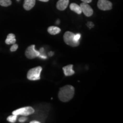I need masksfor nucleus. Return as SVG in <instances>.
<instances>
[{"instance_id": "nucleus-1", "label": "nucleus", "mask_w": 123, "mask_h": 123, "mask_svg": "<svg viewBox=\"0 0 123 123\" xmlns=\"http://www.w3.org/2000/svg\"><path fill=\"white\" fill-rule=\"evenodd\" d=\"M75 88L73 86L67 85L60 89L58 97L62 102H67L73 99L74 96Z\"/></svg>"}, {"instance_id": "nucleus-2", "label": "nucleus", "mask_w": 123, "mask_h": 123, "mask_svg": "<svg viewBox=\"0 0 123 123\" xmlns=\"http://www.w3.org/2000/svg\"><path fill=\"white\" fill-rule=\"evenodd\" d=\"M42 70V68L41 66L35 67L29 70L27 74V79L30 80H38L41 79L40 75Z\"/></svg>"}, {"instance_id": "nucleus-3", "label": "nucleus", "mask_w": 123, "mask_h": 123, "mask_svg": "<svg viewBox=\"0 0 123 123\" xmlns=\"http://www.w3.org/2000/svg\"><path fill=\"white\" fill-rule=\"evenodd\" d=\"M75 34L71 31H66L63 35L64 42L71 47H76L79 45V41H76L74 39Z\"/></svg>"}, {"instance_id": "nucleus-4", "label": "nucleus", "mask_w": 123, "mask_h": 123, "mask_svg": "<svg viewBox=\"0 0 123 123\" xmlns=\"http://www.w3.org/2000/svg\"><path fill=\"white\" fill-rule=\"evenodd\" d=\"M34 113V110L31 107H26L21 108L16 110L12 112V114L21 116H29Z\"/></svg>"}, {"instance_id": "nucleus-5", "label": "nucleus", "mask_w": 123, "mask_h": 123, "mask_svg": "<svg viewBox=\"0 0 123 123\" xmlns=\"http://www.w3.org/2000/svg\"><path fill=\"white\" fill-rule=\"evenodd\" d=\"M35 47L34 44H33L27 47L26 50L25 55L28 59H34L36 57H38L40 55L39 51L35 50Z\"/></svg>"}, {"instance_id": "nucleus-6", "label": "nucleus", "mask_w": 123, "mask_h": 123, "mask_svg": "<svg viewBox=\"0 0 123 123\" xmlns=\"http://www.w3.org/2000/svg\"><path fill=\"white\" fill-rule=\"evenodd\" d=\"M98 7L101 10L107 11L112 9V4L108 0H99L98 2Z\"/></svg>"}, {"instance_id": "nucleus-7", "label": "nucleus", "mask_w": 123, "mask_h": 123, "mask_svg": "<svg viewBox=\"0 0 123 123\" xmlns=\"http://www.w3.org/2000/svg\"><path fill=\"white\" fill-rule=\"evenodd\" d=\"M81 7V12L84 13V14L87 17H91L93 14V10L92 7L90 6L87 3L83 2L80 5Z\"/></svg>"}, {"instance_id": "nucleus-8", "label": "nucleus", "mask_w": 123, "mask_h": 123, "mask_svg": "<svg viewBox=\"0 0 123 123\" xmlns=\"http://www.w3.org/2000/svg\"><path fill=\"white\" fill-rule=\"evenodd\" d=\"M69 0H59L56 4V8L59 10L63 11L68 6Z\"/></svg>"}, {"instance_id": "nucleus-9", "label": "nucleus", "mask_w": 123, "mask_h": 123, "mask_svg": "<svg viewBox=\"0 0 123 123\" xmlns=\"http://www.w3.org/2000/svg\"><path fill=\"white\" fill-rule=\"evenodd\" d=\"M73 64H70L63 67V70L64 74L66 76H71L75 74V71L73 69Z\"/></svg>"}, {"instance_id": "nucleus-10", "label": "nucleus", "mask_w": 123, "mask_h": 123, "mask_svg": "<svg viewBox=\"0 0 123 123\" xmlns=\"http://www.w3.org/2000/svg\"><path fill=\"white\" fill-rule=\"evenodd\" d=\"M35 5V0H25L24 8L26 10H30Z\"/></svg>"}, {"instance_id": "nucleus-11", "label": "nucleus", "mask_w": 123, "mask_h": 123, "mask_svg": "<svg viewBox=\"0 0 123 123\" xmlns=\"http://www.w3.org/2000/svg\"><path fill=\"white\" fill-rule=\"evenodd\" d=\"M70 9L71 10L74 12L78 14H81L82 12H81V7L78 4H75V3H72L70 5Z\"/></svg>"}, {"instance_id": "nucleus-12", "label": "nucleus", "mask_w": 123, "mask_h": 123, "mask_svg": "<svg viewBox=\"0 0 123 123\" xmlns=\"http://www.w3.org/2000/svg\"><path fill=\"white\" fill-rule=\"evenodd\" d=\"M15 42H16V39H15V35L12 33L9 34L5 40L6 43L7 44H13Z\"/></svg>"}, {"instance_id": "nucleus-13", "label": "nucleus", "mask_w": 123, "mask_h": 123, "mask_svg": "<svg viewBox=\"0 0 123 123\" xmlns=\"http://www.w3.org/2000/svg\"><path fill=\"white\" fill-rule=\"evenodd\" d=\"M61 29L57 26H50L47 29V31L51 35H56L59 34L61 32Z\"/></svg>"}, {"instance_id": "nucleus-14", "label": "nucleus", "mask_w": 123, "mask_h": 123, "mask_svg": "<svg viewBox=\"0 0 123 123\" xmlns=\"http://www.w3.org/2000/svg\"><path fill=\"white\" fill-rule=\"evenodd\" d=\"M12 5L11 0H0V5L2 6L7 7Z\"/></svg>"}, {"instance_id": "nucleus-15", "label": "nucleus", "mask_w": 123, "mask_h": 123, "mask_svg": "<svg viewBox=\"0 0 123 123\" xmlns=\"http://www.w3.org/2000/svg\"><path fill=\"white\" fill-rule=\"evenodd\" d=\"M17 115H13L12 116H9L7 118V121H8L10 123H15V121L17 120Z\"/></svg>"}, {"instance_id": "nucleus-16", "label": "nucleus", "mask_w": 123, "mask_h": 123, "mask_svg": "<svg viewBox=\"0 0 123 123\" xmlns=\"http://www.w3.org/2000/svg\"><path fill=\"white\" fill-rule=\"evenodd\" d=\"M18 48V44L14 43V44H13V45H12V47H10V51H11L12 52L15 51L17 50Z\"/></svg>"}, {"instance_id": "nucleus-17", "label": "nucleus", "mask_w": 123, "mask_h": 123, "mask_svg": "<svg viewBox=\"0 0 123 123\" xmlns=\"http://www.w3.org/2000/svg\"><path fill=\"white\" fill-rule=\"evenodd\" d=\"M27 120V117H26L25 116H23L22 117H20L19 119V122L24 123V122H25Z\"/></svg>"}, {"instance_id": "nucleus-18", "label": "nucleus", "mask_w": 123, "mask_h": 123, "mask_svg": "<svg viewBox=\"0 0 123 123\" xmlns=\"http://www.w3.org/2000/svg\"><path fill=\"white\" fill-rule=\"evenodd\" d=\"M81 35L80 34H76L74 35V39L76 41H79V39H80Z\"/></svg>"}, {"instance_id": "nucleus-19", "label": "nucleus", "mask_w": 123, "mask_h": 123, "mask_svg": "<svg viewBox=\"0 0 123 123\" xmlns=\"http://www.w3.org/2000/svg\"><path fill=\"white\" fill-rule=\"evenodd\" d=\"M87 27H89L90 29H92V27H94V24H93L92 22H88L87 24Z\"/></svg>"}, {"instance_id": "nucleus-20", "label": "nucleus", "mask_w": 123, "mask_h": 123, "mask_svg": "<svg viewBox=\"0 0 123 123\" xmlns=\"http://www.w3.org/2000/svg\"><path fill=\"white\" fill-rule=\"evenodd\" d=\"M81 1H83V2L87 3V4H88V3L91 2L92 0H81Z\"/></svg>"}, {"instance_id": "nucleus-21", "label": "nucleus", "mask_w": 123, "mask_h": 123, "mask_svg": "<svg viewBox=\"0 0 123 123\" xmlns=\"http://www.w3.org/2000/svg\"><path fill=\"white\" fill-rule=\"evenodd\" d=\"M40 122L38 121H35V120H33V121H30V123H39Z\"/></svg>"}, {"instance_id": "nucleus-22", "label": "nucleus", "mask_w": 123, "mask_h": 123, "mask_svg": "<svg viewBox=\"0 0 123 123\" xmlns=\"http://www.w3.org/2000/svg\"><path fill=\"white\" fill-rule=\"evenodd\" d=\"M53 55H54V52H50V53H49V55L50 56H53Z\"/></svg>"}, {"instance_id": "nucleus-23", "label": "nucleus", "mask_w": 123, "mask_h": 123, "mask_svg": "<svg viewBox=\"0 0 123 123\" xmlns=\"http://www.w3.org/2000/svg\"><path fill=\"white\" fill-rule=\"evenodd\" d=\"M39 1H42V2H47V1H49V0H39Z\"/></svg>"}, {"instance_id": "nucleus-24", "label": "nucleus", "mask_w": 123, "mask_h": 123, "mask_svg": "<svg viewBox=\"0 0 123 123\" xmlns=\"http://www.w3.org/2000/svg\"><path fill=\"white\" fill-rule=\"evenodd\" d=\"M59 23H60V21H59V19H58V21H56V24H58H58H59Z\"/></svg>"}, {"instance_id": "nucleus-25", "label": "nucleus", "mask_w": 123, "mask_h": 123, "mask_svg": "<svg viewBox=\"0 0 123 123\" xmlns=\"http://www.w3.org/2000/svg\"><path fill=\"white\" fill-rule=\"evenodd\" d=\"M20 1V0H17V1Z\"/></svg>"}]
</instances>
